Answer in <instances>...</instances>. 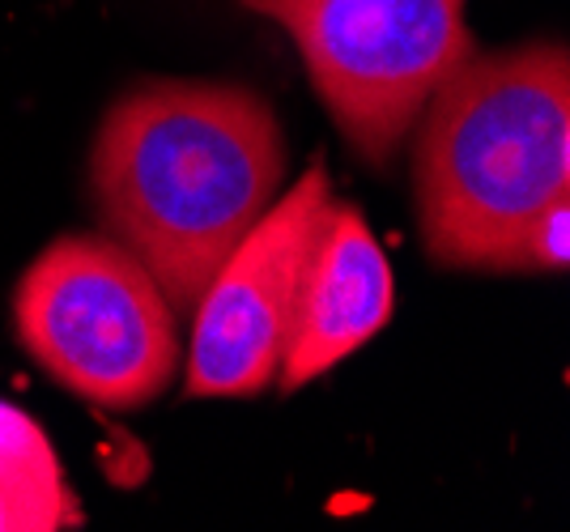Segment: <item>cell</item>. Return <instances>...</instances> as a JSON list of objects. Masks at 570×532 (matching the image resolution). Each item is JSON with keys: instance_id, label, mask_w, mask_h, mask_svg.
<instances>
[{"instance_id": "277c9868", "label": "cell", "mask_w": 570, "mask_h": 532, "mask_svg": "<svg viewBox=\"0 0 570 532\" xmlns=\"http://www.w3.org/2000/svg\"><path fill=\"white\" fill-rule=\"evenodd\" d=\"M298 43L315 95L350 146L387 162L413 132L434 86L476 39L469 0H243Z\"/></svg>"}, {"instance_id": "9c48e42d", "label": "cell", "mask_w": 570, "mask_h": 532, "mask_svg": "<svg viewBox=\"0 0 570 532\" xmlns=\"http://www.w3.org/2000/svg\"><path fill=\"white\" fill-rule=\"evenodd\" d=\"M0 452H22V456H56L48 435L13 405H0Z\"/></svg>"}, {"instance_id": "8992f818", "label": "cell", "mask_w": 570, "mask_h": 532, "mask_svg": "<svg viewBox=\"0 0 570 532\" xmlns=\"http://www.w3.org/2000/svg\"><path fill=\"white\" fill-rule=\"evenodd\" d=\"M392 319V265L354 205L336 200L307 265L277 387L294 392L345 363Z\"/></svg>"}, {"instance_id": "5b68a950", "label": "cell", "mask_w": 570, "mask_h": 532, "mask_svg": "<svg viewBox=\"0 0 570 532\" xmlns=\"http://www.w3.org/2000/svg\"><path fill=\"white\" fill-rule=\"evenodd\" d=\"M336 196L324 162H311L217 265L191 312L188 396H256L277 384L294 315Z\"/></svg>"}, {"instance_id": "3957f363", "label": "cell", "mask_w": 570, "mask_h": 532, "mask_svg": "<svg viewBox=\"0 0 570 532\" xmlns=\"http://www.w3.org/2000/svg\"><path fill=\"white\" fill-rule=\"evenodd\" d=\"M13 328L56 384L102 410L158 401L184 363L167 294L111 235L48 243L13 290Z\"/></svg>"}, {"instance_id": "7a4b0ae2", "label": "cell", "mask_w": 570, "mask_h": 532, "mask_svg": "<svg viewBox=\"0 0 570 532\" xmlns=\"http://www.w3.org/2000/svg\"><path fill=\"white\" fill-rule=\"evenodd\" d=\"M413 196L443 268L523 273V239L570 196V56L562 43L473 51L417 116Z\"/></svg>"}, {"instance_id": "ba28073f", "label": "cell", "mask_w": 570, "mask_h": 532, "mask_svg": "<svg viewBox=\"0 0 570 532\" xmlns=\"http://www.w3.org/2000/svg\"><path fill=\"white\" fill-rule=\"evenodd\" d=\"M570 196L553 200L523 239V273H562L570 260Z\"/></svg>"}, {"instance_id": "6da1fadb", "label": "cell", "mask_w": 570, "mask_h": 532, "mask_svg": "<svg viewBox=\"0 0 570 532\" xmlns=\"http://www.w3.org/2000/svg\"><path fill=\"white\" fill-rule=\"evenodd\" d=\"M285 132L273 102L230 81H145L98 124L90 188L107 235L141 260L175 319L282 196Z\"/></svg>"}, {"instance_id": "52a82bcc", "label": "cell", "mask_w": 570, "mask_h": 532, "mask_svg": "<svg viewBox=\"0 0 570 532\" xmlns=\"http://www.w3.org/2000/svg\"><path fill=\"white\" fill-rule=\"evenodd\" d=\"M77 524V503L56 456L0 452V532H56Z\"/></svg>"}]
</instances>
